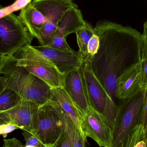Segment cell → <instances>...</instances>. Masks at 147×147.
<instances>
[{"label": "cell", "instance_id": "cell-29", "mask_svg": "<svg viewBox=\"0 0 147 147\" xmlns=\"http://www.w3.org/2000/svg\"><path fill=\"white\" fill-rule=\"evenodd\" d=\"M7 88V83L5 78L0 74V95Z\"/></svg>", "mask_w": 147, "mask_h": 147}, {"label": "cell", "instance_id": "cell-33", "mask_svg": "<svg viewBox=\"0 0 147 147\" xmlns=\"http://www.w3.org/2000/svg\"><path fill=\"white\" fill-rule=\"evenodd\" d=\"M6 57H4L2 54L0 52V67L2 65L4 60H5Z\"/></svg>", "mask_w": 147, "mask_h": 147}, {"label": "cell", "instance_id": "cell-20", "mask_svg": "<svg viewBox=\"0 0 147 147\" xmlns=\"http://www.w3.org/2000/svg\"><path fill=\"white\" fill-rule=\"evenodd\" d=\"M140 64L141 88L142 90H144L147 87V41L143 36L142 45L141 59Z\"/></svg>", "mask_w": 147, "mask_h": 147}, {"label": "cell", "instance_id": "cell-16", "mask_svg": "<svg viewBox=\"0 0 147 147\" xmlns=\"http://www.w3.org/2000/svg\"><path fill=\"white\" fill-rule=\"evenodd\" d=\"M19 16L31 34L38 39L40 30L45 23L43 14L31 2L21 10Z\"/></svg>", "mask_w": 147, "mask_h": 147}, {"label": "cell", "instance_id": "cell-2", "mask_svg": "<svg viewBox=\"0 0 147 147\" xmlns=\"http://www.w3.org/2000/svg\"><path fill=\"white\" fill-rule=\"evenodd\" d=\"M7 88L14 91L21 99L42 105L53 99L51 87L42 80L16 66L14 57H6L0 67Z\"/></svg>", "mask_w": 147, "mask_h": 147}, {"label": "cell", "instance_id": "cell-15", "mask_svg": "<svg viewBox=\"0 0 147 147\" xmlns=\"http://www.w3.org/2000/svg\"><path fill=\"white\" fill-rule=\"evenodd\" d=\"M51 90L53 98L59 103L64 112L81 133V123L84 116L78 109L64 87L52 88Z\"/></svg>", "mask_w": 147, "mask_h": 147}, {"label": "cell", "instance_id": "cell-17", "mask_svg": "<svg viewBox=\"0 0 147 147\" xmlns=\"http://www.w3.org/2000/svg\"><path fill=\"white\" fill-rule=\"evenodd\" d=\"M94 34V27L86 21L84 25L76 32L77 43L79 48V51L84 59L86 58L87 55L88 42Z\"/></svg>", "mask_w": 147, "mask_h": 147}, {"label": "cell", "instance_id": "cell-21", "mask_svg": "<svg viewBox=\"0 0 147 147\" xmlns=\"http://www.w3.org/2000/svg\"><path fill=\"white\" fill-rule=\"evenodd\" d=\"M67 124L72 141V147H85L86 138L67 116Z\"/></svg>", "mask_w": 147, "mask_h": 147}, {"label": "cell", "instance_id": "cell-34", "mask_svg": "<svg viewBox=\"0 0 147 147\" xmlns=\"http://www.w3.org/2000/svg\"><path fill=\"white\" fill-rule=\"evenodd\" d=\"M1 112V111H0V112ZM4 123H7L1 117H0V125L1 124H4Z\"/></svg>", "mask_w": 147, "mask_h": 147}, {"label": "cell", "instance_id": "cell-1", "mask_svg": "<svg viewBox=\"0 0 147 147\" xmlns=\"http://www.w3.org/2000/svg\"><path fill=\"white\" fill-rule=\"evenodd\" d=\"M94 28L100 43L97 52L89 62L94 74L117 105V80L129 68L140 62L143 36L131 27L105 20L98 22Z\"/></svg>", "mask_w": 147, "mask_h": 147}, {"label": "cell", "instance_id": "cell-18", "mask_svg": "<svg viewBox=\"0 0 147 147\" xmlns=\"http://www.w3.org/2000/svg\"><path fill=\"white\" fill-rule=\"evenodd\" d=\"M20 99L14 91L6 88L0 95V111H6L11 109Z\"/></svg>", "mask_w": 147, "mask_h": 147}, {"label": "cell", "instance_id": "cell-11", "mask_svg": "<svg viewBox=\"0 0 147 147\" xmlns=\"http://www.w3.org/2000/svg\"><path fill=\"white\" fill-rule=\"evenodd\" d=\"M39 107L36 104L20 99L13 108L0 112V117L7 123L14 124L23 131L31 132Z\"/></svg>", "mask_w": 147, "mask_h": 147}, {"label": "cell", "instance_id": "cell-7", "mask_svg": "<svg viewBox=\"0 0 147 147\" xmlns=\"http://www.w3.org/2000/svg\"><path fill=\"white\" fill-rule=\"evenodd\" d=\"M144 92V90H142L134 96L123 100L122 104L118 105L111 147L118 146L130 131L142 124Z\"/></svg>", "mask_w": 147, "mask_h": 147}, {"label": "cell", "instance_id": "cell-5", "mask_svg": "<svg viewBox=\"0 0 147 147\" xmlns=\"http://www.w3.org/2000/svg\"><path fill=\"white\" fill-rule=\"evenodd\" d=\"M80 68L90 105L103 116L113 130L118 105L109 97L94 74L89 61L84 59Z\"/></svg>", "mask_w": 147, "mask_h": 147}, {"label": "cell", "instance_id": "cell-13", "mask_svg": "<svg viewBox=\"0 0 147 147\" xmlns=\"http://www.w3.org/2000/svg\"><path fill=\"white\" fill-rule=\"evenodd\" d=\"M140 64L134 65L117 79L116 84V97L124 100L134 96L141 91Z\"/></svg>", "mask_w": 147, "mask_h": 147}, {"label": "cell", "instance_id": "cell-8", "mask_svg": "<svg viewBox=\"0 0 147 147\" xmlns=\"http://www.w3.org/2000/svg\"><path fill=\"white\" fill-rule=\"evenodd\" d=\"M31 2L45 17V23L37 39L40 46L47 45L54 37L64 15L76 4L73 0H33Z\"/></svg>", "mask_w": 147, "mask_h": 147}, {"label": "cell", "instance_id": "cell-19", "mask_svg": "<svg viewBox=\"0 0 147 147\" xmlns=\"http://www.w3.org/2000/svg\"><path fill=\"white\" fill-rule=\"evenodd\" d=\"M144 134V128L142 124H139L129 132L117 147H135L138 142L143 140Z\"/></svg>", "mask_w": 147, "mask_h": 147}, {"label": "cell", "instance_id": "cell-25", "mask_svg": "<svg viewBox=\"0 0 147 147\" xmlns=\"http://www.w3.org/2000/svg\"><path fill=\"white\" fill-rule=\"evenodd\" d=\"M22 134L26 141V145L33 146L36 147L45 146L31 132L23 130Z\"/></svg>", "mask_w": 147, "mask_h": 147}, {"label": "cell", "instance_id": "cell-28", "mask_svg": "<svg viewBox=\"0 0 147 147\" xmlns=\"http://www.w3.org/2000/svg\"><path fill=\"white\" fill-rule=\"evenodd\" d=\"M21 142L15 138L4 139L2 147H23Z\"/></svg>", "mask_w": 147, "mask_h": 147}, {"label": "cell", "instance_id": "cell-26", "mask_svg": "<svg viewBox=\"0 0 147 147\" xmlns=\"http://www.w3.org/2000/svg\"><path fill=\"white\" fill-rule=\"evenodd\" d=\"M18 129L19 128L18 127L10 123L1 124L0 125V135L6 138L8 134Z\"/></svg>", "mask_w": 147, "mask_h": 147}, {"label": "cell", "instance_id": "cell-37", "mask_svg": "<svg viewBox=\"0 0 147 147\" xmlns=\"http://www.w3.org/2000/svg\"><path fill=\"white\" fill-rule=\"evenodd\" d=\"M46 147V146H45V147Z\"/></svg>", "mask_w": 147, "mask_h": 147}, {"label": "cell", "instance_id": "cell-14", "mask_svg": "<svg viewBox=\"0 0 147 147\" xmlns=\"http://www.w3.org/2000/svg\"><path fill=\"white\" fill-rule=\"evenodd\" d=\"M85 22L82 12L77 5L74 6L65 13L60 20L54 36L66 39L70 34L76 33Z\"/></svg>", "mask_w": 147, "mask_h": 147}, {"label": "cell", "instance_id": "cell-12", "mask_svg": "<svg viewBox=\"0 0 147 147\" xmlns=\"http://www.w3.org/2000/svg\"><path fill=\"white\" fill-rule=\"evenodd\" d=\"M80 67L65 75L64 88L84 117L90 105Z\"/></svg>", "mask_w": 147, "mask_h": 147}, {"label": "cell", "instance_id": "cell-30", "mask_svg": "<svg viewBox=\"0 0 147 147\" xmlns=\"http://www.w3.org/2000/svg\"><path fill=\"white\" fill-rule=\"evenodd\" d=\"M142 34L147 41V21L144 23V26H143V33Z\"/></svg>", "mask_w": 147, "mask_h": 147}, {"label": "cell", "instance_id": "cell-24", "mask_svg": "<svg viewBox=\"0 0 147 147\" xmlns=\"http://www.w3.org/2000/svg\"><path fill=\"white\" fill-rule=\"evenodd\" d=\"M47 46L61 51H71L73 50L68 45L66 39L57 36H54L51 42Z\"/></svg>", "mask_w": 147, "mask_h": 147}, {"label": "cell", "instance_id": "cell-3", "mask_svg": "<svg viewBox=\"0 0 147 147\" xmlns=\"http://www.w3.org/2000/svg\"><path fill=\"white\" fill-rule=\"evenodd\" d=\"M67 115L53 98L39 107L31 133L46 147L53 146L66 129Z\"/></svg>", "mask_w": 147, "mask_h": 147}, {"label": "cell", "instance_id": "cell-23", "mask_svg": "<svg viewBox=\"0 0 147 147\" xmlns=\"http://www.w3.org/2000/svg\"><path fill=\"white\" fill-rule=\"evenodd\" d=\"M49 147H72V141L67 124L66 129L62 133L58 140L53 146Z\"/></svg>", "mask_w": 147, "mask_h": 147}, {"label": "cell", "instance_id": "cell-22", "mask_svg": "<svg viewBox=\"0 0 147 147\" xmlns=\"http://www.w3.org/2000/svg\"><path fill=\"white\" fill-rule=\"evenodd\" d=\"M100 40L98 36L94 34L91 37L87 45V55L84 60L90 61L98 51Z\"/></svg>", "mask_w": 147, "mask_h": 147}, {"label": "cell", "instance_id": "cell-9", "mask_svg": "<svg viewBox=\"0 0 147 147\" xmlns=\"http://www.w3.org/2000/svg\"><path fill=\"white\" fill-rule=\"evenodd\" d=\"M81 131L85 138L94 140L100 147H111L113 130L104 117L90 106L81 123Z\"/></svg>", "mask_w": 147, "mask_h": 147}, {"label": "cell", "instance_id": "cell-32", "mask_svg": "<svg viewBox=\"0 0 147 147\" xmlns=\"http://www.w3.org/2000/svg\"><path fill=\"white\" fill-rule=\"evenodd\" d=\"M143 140L145 141L146 144L147 145V124L145 130H144V137H143Z\"/></svg>", "mask_w": 147, "mask_h": 147}, {"label": "cell", "instance_id": "cell-31", "mask_svg": "<svg viewBox=\"0 0 147 147\" xmlns=\"http://www.w3.org/2000/svg\"><path fill=\"white\" fill-rule=\"evenodd\" d=\"M146 147V142L143 140L140 141L138 142L136 145L135 147Z\"/></svg>", "mask_w": 147, "mask_h": 147}, {"label": "cell", "instance_id": "cell-6", "mask_svg": "<svg viewBox=\"0 0 147 147\" xmlns=\"http://www.w3.org/2000/svg\"><path fill=\"white\" fill-rule=\"evenodd\" d=\"M33 38L19 15L12 13L0 19V52L4 57L15 56L30 45Z\"/></svg>", "mask_w": 147, "mask_h": 147}, {"label": "cell", "instance_id": "cell-4", "mask_svg": "<svg viewBox=\"0 0 147 147\" xmlns=\"http://www.w3.org/2000/svg\"><path fill=\"white\" fill-rule=\"evenodd\" d=\"M16 66L22 67L39 78L51 88L64 87L65 75L59 72L51 61L31 45L14 56Z\"/></svg>", "mask_w": 147, "mask_h": 147}, {"label": "cell", "instance_id": "cell-27", "mask_svg": "<svg viewBox=\"0 0 147 147\" xmlns=\"http://www.w3.org/2000/svg\"><path fill=\"white\" fill-rule=\"evenodd\" d=\"M144 99H143V115L142 125L144 130L147 124V87L144 89Z\"/></svg>", "mask_w": 147, "mask_h": 147}, {"label": "cell", "instance_id": "cell-35", "mask_svg": "<svg viewBox=\"0 0 147 147\" xmlns=\"http://www.w3.org/2000/svg\"><path fill=\"white\" fill-rule=\"evenodd\" d=\"M23 147H36L35 146H27V145H25V146H24Z\"/></svg>", "mask_w": 147, "mask_h": 147}, {"label": "cell", "instance_id": "cell-10", "mask_svg": "<svg viewBox=\"0 0 147 147\" xmlns=\"http://www.w3.org/2000/svg\"><path fill=\"white\" fill-rule=\"evenodd\" d=\"M45 57L52 62L64 75L81 66L84 57L79 51H64L48 46H34Z\"/></svg>", "mask_w": 147, "mask_h": 147}, {"label": "cell", "instance_id": "cell-36", "mask_svg": "<svg viewBox=\"0 0 147 147\" xmlns=\"http://www.w3.org/2000/svg\"><path fill=\"white\" fill-rule=\"evenodd\" d=\"M146 147H147V145H146Z\"/></svg>", "mask_w": 147, "mask_h": 147}]
</instances>
